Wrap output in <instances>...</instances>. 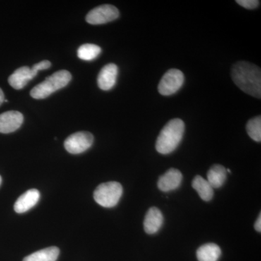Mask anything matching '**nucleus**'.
<instances>
[{
	"label": "nucleus",
	"mask_w": 261,
	"mask_h": 261,
	"mask_svg": "<svg viewBox=\"0 0 261 261\" xmlns=\"http://www.w3.org/2000/svg\"><path fill=\"white\" fill-rule=\"evenodd\" d=\"M234 84L245 93L257 99L261 98V71L256 65L240 61L231 68Z\"/></svg>",
	"instance_id": "1"
},
{
	"label": "nucleus",
	"mask_w": 261,
	"mask_h": 261,
	"mask_svg": "<svg viewBox=\"0 0 261 261\" xmlns=\"http://www.w3.org/2000/svg\"><path fill=\"white\" fill-rule=\"evenodd\" d=\"M185 133V123L180 118H174L163 127L156 141L155 148L159 153H171L181 143Z\"/></svg>",
	"instance_id": "2"
},
{
	"label": "nucleus",
	"mask_w": 261,
	"mask_h": 261,
	"mask_svg": "<svg viewBox=\"0 0 261 261\" xmlns=\"http://www.w3.org/2000/svg\"><path fill=\"white\" fill-rule=\"evenodd\" d=\"M72 75L68 70L57 71L46 78L31 91V96L34 99H44L63 87H66L71 80Z\"/></svg>",
	"instance_id": "3"
},
{
	"label": "nucleus",
	"mask_w": 261,
	"mask_h": 261,
	"mask_svg": "<svg viewBox=\"0 0 261 261\" xmlns=\"http://www.w3.org/2000/svg\"><path fill=\"white\" fill-rule=\"evenodd\" d=\"M123 195V187L116 181L106 182L99 185L94 192V199L104 207H115Z\"/></svg>",
	"instance_id": "4"
},
{
	"label": "nucleus",
	"mask_w": 261,
	"mask_h": 261,
	"mask_svg": "<svg viewBox=\"0 0 261 261\" xmlns=\"http://www.w3.org/2000/svg\"><path fill=\"white\" fill-rule=\"evenodd\" d=\"M185 75L181 70H168L161 79L159 85V92L163 96H170L177 92L183 86Z\"/></svg>",
	"instance_id": "5"
},
{
	"label": "nucleus",
	"mask_w": 261,
	"mask_h": 261,
	"mask_svg": "<svg viewBox=\"0 0 261 261\" xmlns=\"http://www.w3.org/2000/svg\"><path fill=\"white\" fill-rule=\"evenodd\" d=\"M94 137L87 132H80L69 136L64 142L65 148L70 154H80L90 148Z\"/></svg>",
	"instance_id": "6"
},
{
	"label": "nucleus",
	"mask_w": 261,
	"mask_h": 261,
	"mask_svg": "<svg viewBox=\"0 0 261 261\" xmlns=\"http://www.w3.org/2000/svg\"><path fill=\"white\" fill-rule=\"evenodd\" d=\"M119 16V11L111 5H103L94 8L87 15L86 20L92 25L109 23Z\"/></svg>",
	"instance_id": "7"
},
{
	"label": "nucleus",
	"mask_w": 261,
	"mask_h": 261,
	"mask_svg": "<svg viewBox=\"0 0 261 261\" xmlns=\"http://www.w3.org/2000/svg\"><path fill=\"white\" fill-rule=\"evenodd\" d=\"M23 116L18 111H8L0 114V133L9 134L23 124Z\"/></svg>",
	"instance_id": "8"
},
{
	"label": "nucleus",
	"mask_w": 261,
	"mask_h": 261,
	"mask_svg": "<svg viewBox=\"0 0 261 261\" xmlns=\"http://www.w3.org/2000/svg\"><path fill=\"white\" fill-rule=\"evenodd\" d=\"M182 173L176 168H170L159 178L158 187L162 192H168L176 190L182 182Z\"/></svg>",
	"instance_id": "9"
},
{
	"label": "nucleus",
	"mask_w": 261,
	"mask_h": 261,
	"mask_svg": "<svg viewBox=\"0 0 261 261\" xmlns=\"http://www.w3.org/2000/svg\"><path fill=\"white\" fill-rule=\"evenodd\" d=\"M118 73V68L116 64L110 63L105 65L97 77L99 88L103 91H108L112 89L116 85Z\"/></svg>",
	"instance_id": "10"
},
{
	"label": "nucleus",
	"mask_w": 261,
	"mask_h": 261,
	"mask_svg": "<svg viewBox=\"0 0 261 261\" xmlns=\"http://www.w3.org/2000/svg\"><path fill=\"white\" fill-rule=\"evenodd\" d=\"M37 70L28 66H23L15 70L9 79L8 82L13 88L20 90L27 86L29 81L32 80L37 75Z\"/></svg>",
	"instance_id": "11"
},
{
	"label": "nucleus",
	"mask_w": 261,
	"mask_h": 261,
	"mask_svg": "<svg viewBox=\"0 0 261 261\" xmlns=\"http://www.w3.org/2000/svg\"><path fill=\"white\" fill-rule=\"evenodd\" d=\"M40 198V193L36 189H32L19 197L15 202L14 210L18 214H23L37 205Z\"/></svg>",
	"instance_id": "12"
},
{
	"label": "nucleus",
	"mask_w": 261,
	"mask_h": 261,
	"mask_svg": "<svg viewBox=\"0 0 261 261\" xmlns=\"http://www.w3.org/2000/svg\"><path fill=\"white\" fill-rule=\"evenodd\" d=\"M163 224V216L158 207H152L146 214L144 221V228L148 234H154L161 229Z\"/></svg>",
	"instance_id": "13"
},
{
	"label": "nucleus",
	"mask_w": 261,
	"mask_h": 261,
	"mask_svg": "<svg viewBox=\"0 0 261 261\" xmlns=\"http://www.w3.org/2000/svg\"><path fill=\"white\" fill-rule=\"evenodd\" d=\"M221 255V248L214 243L205 244L197 250V257L199 261H218Z\"/></svg>",
	"instance_id": "14"
},
{
	"label": "nucleus",
	"mask_w": 261,
	"mask_h": 261,
	"mask_svg": "<svg viewBox=\"0 0 261 261\" xmlns=\"http://www.w3.org/2000/svg\"><path fill=\"white\" fill-rule=\"evenodd\" d=\"M192 186L197 192L202 200L208 202L214 197V188L209 182L200 176H196L192 182Z\"/></svg>",
	"instance_id": "15"
},
{
	"label": "nucleus",
	"mask_w": 261,
	"mask_h": 261,
	"mask_svg": "<svg viewBox=\"0 0 261 261\" xmlns=\"http://www.w3.org/2000/svg\"><path fill=\"white\" fill-rule=\"evenodd\" d=\"M226 169L221 165H214L207 174V181L213 188L222 187L226 179Z\"/></svg>",
	"instance_id": "16"
},
{
	"label": "nucleus",
	"mask_w": 261,
	"mask_h": 261,
	"mask_svg": "<svg viewBox=\"0 0 261 261\" xmlns=\"http://www.w3.org/2000/svg\"><path fill=\"white\" fill-rule=\"evenodd\" d=\"M60 250L57 247H49L31 254L23 261H56L59 256Z\"/></svg>",
	"instance_id": "17"
},
{
	"label": "nucleus",
	"mask_w": 261,
	"mask_h": 261,
	"mask_svg": "<svg viewBox=\"0 0 261 261\" xmlns=\"http://www.w3.org/2000/svg\"><path fill=\"white\" fill-rule=\"evenodd\" d=\"M102 49L93 44H85L81 46L77 51V55L81 60L92 61L100 55Z\"/></svg>",
	"instance_id": "18"
},
{
	"label": "nucleus",
	"mask_w": 261,
	"mask_h": 261,
	"mask_svg": "<svg viewBox=\"0 0 261 261\" xmlns=\"http://www.w3.org/2000/svg\"><path fill=\"white\" fill-rule=\"evenodd\" d=\"M246 129L250 138L255 142H260L261 141V117L260 116L251 118L247 122Z\"/></svg>",
	"instance_id": "19"
},
{
	"label": "nucleus",
	"mask_w": 261,
	"mask_h": 261,
	"mask_svg": "<svg viewBox=\"0 0 261 261\" xmlns=\"http://www.w3.org/2000/svg\"><path fill=\"white\" fill-rule=\"evenodd\" d=\"M236 3L246 9L253 10L259 6L260 2L257 0H237Z\"/></svg>",
	"instance_id": "20"
},
{
	"label": "nucleus",
	"mask_w": 261,
	"mask_h": 261,
	"mask_svg": "<svg viewBox=\"0 0 261 261\" xmlns=\"http://www.w3.org/2000/svg\"><path fill=\"white\" fill-rule=\"evenodd\" d=\"M51 63L49 61H43L39 62V63H37V64L33 65L32 68L37 71H39V70H46L48 69V68H50Z\"/></svg>",
	"instance_id": "21"
},
{
	"label": "nucleus",
	"mask_w": 261,
	"mask_h": 261,
	"mask_svg": "<svg viewBox=\"0 0 261 261\" xmlns=\"http://www.w3.org/2000/svg\"><path fill=\"white\" fill-rule=\"evenodd\" d=\"M255 230L257 232H260L261 231V214H259L258 218H257V221H255Z\"/></svg>",
	"instance_id": "22"
},
{
	"label": "nucleus",
	"mask_w": 261,
	"mask_h": 261,
	"mask_svg": "<svg viewBox=\"0 0 261 261\" xmlns=\"http://www.w3.org/2000/svg\"><path fill=\"white\" fill-rule=\"evenodd\" d=\"M5 101V94L3 93V90L0 88V106L3 104Z\"/></svg>",
	"instance_id": "23"
},
{
	"label": "nucleus",
	"mask_w": 261,
	"mask_h": 261,
	"mask_svg": "<svg viewBox=\"0 0 261 261\" xmlns=\"http://www.w3.org/2000/svg\"><path fill=\"white\" fill-rule=\"evenodd\" d=\"M2 184V177L1 176H0V185H1Z\"/></svg>",
	"instance_id": "24"
}]
</instances>
